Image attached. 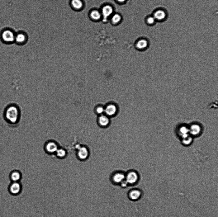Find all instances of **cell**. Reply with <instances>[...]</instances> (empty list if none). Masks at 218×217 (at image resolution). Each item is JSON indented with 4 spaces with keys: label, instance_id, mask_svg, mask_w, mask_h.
<instances>
[{
    "label": "cell",
    "instance_id": "1",
    "mask_svg": "<svg viewBox=\"0 0 218 217\" xmlns=\"http://www.w3.org/2000/svg\"><path fill=\"white\" fill-rule=\"evenodd\" d=\"M4 115L5 120L9 123L15 124L18 120L19 109L15 104H10L6 107L4 110Z\"/></svg>",
    "mask_w": 218,
    "mask_h": 217
},
{
    "label": "cell",
    "instance_id": "2",
    "mask_svg": "<svg viewBox=\"0 0 218 217\" xmlns=\"http://www.w3.org/2000/svg\"><path fill=\"white\" fill-rule=\"evenodd\" d=\"M16 33L9 29L3 30L1 35V39L3 43L7 45H10L15 42Z\"/></svg>",
    "mask_w": 218,
    "mask_h": 217
},
{
    "label": "cell",
    "instance_id": "3",
    "mask_svg": "<svg viewBox=\"0 0 218 217\" xmlns=\"http://www.w3.org/2000/svg\"><path fill=\"white\" fill-rule=\"evenodd\" d=\"M139 176L138 173L134 171H131L126 174L125 180L129 185H134L138 182Z\"/></svg>",
    "mask_w": 218,
    "mask_h": 217
},
{
    "label": "cell",
    "instance_id": "4",
    "mask_svg": "<svg viewBox=\"0 0 218 217\" xmlns=\"http://www.w3.org/2000/svg\"><path fill=\"white\" fill-rule=\"evenodd\" d=\"M22 190V186L19 182H11L8 187L9 193L13 196H17L19 194Z\"/></svg>",
    "mask_w": 218,
    "mask_h": 217
},
{
    "label": "cell",
    "instance_id": "5",
    "mask_svg": "<svg viewBox=\"0 0 218 217\" xmlns=\"http://www.w3.org/2000/svg\"><path fill=\"white\" fill-rule=\"evenodd\" d=\"M28 40V37L26 33L20 31L16 33L15 43L16 44L19 45H24Z\"/></svg>",
    "mask_w": 218,
    "mask_h": 217
},
{
    "label": "cell",
    "instance_id": "6",
    "mask_svg": "<svg viewBox=\"0 0 218 217\" xmlns=\"http://www.w3.org/2000/svg\"><path fill=\"white\" fill-rule=\"evenodd\" d=\"M142 195V192L139 189L134 188L129 192L128 197L132 201H137L140 199Z\"/></svg>",
    "mask_w": 218,
    "mask_h": 217
},
{
    "label": "cell",
    "instance_id": "7",
    "mask_svg": "<svg viewBox=\"0 0 218 217\" xmlns=\"http://www.w3.org/2000/svg\"><path fill=\"white\" fill-rule=\"evenodd\" d=\"M126 174L121 172H117L113 174L112 177V181L116 185H120L125 179Z\"/></svg>",
    "mask_w": 218,
    "mask_h": 217
},
{
    "label": "cell",
    "instance_id": "8",
    "mask_svg": "<svg viewBox=\"0 0 218 217\" xmlns=\"http://www.w3.org/2000/svg\"><path fill=\"white\" fill-rule=\"evenodd\" d=\"M70 6L74 11L81 10L83 7V4L82 0H70Z\"/></svg>",
    "mask_w": 218,
    "mask_h": 217
},
{
    "label": "cell",
    "instance_id": "9",
    "mask_svg": "<svg viewBox=\"0 0 218 217\" xmlns=\"http://www.w3.org/2000/svg\"><path fill=\"white\" fill-rule=\"evenodd\" d=\"M153 16L156 21H162L167 17V13L163 10H158L155 11Z\"/></svg>",
    "mask_w": 218,
    "mask_h": 217
},
{
    "label": "cell",
    "instance_id": "10",
    "mask_svg": "<svg viewBox=\"0 0 218 217\" xmlns=\"http://www.w3.org/2000/svg\"><path fill=\"white\" fill-rule=\"evenodd\" d=\"M105 109V112L108 116H112L115 115L117 111L116 106L113 104L108 105Z\"/></svg>",
    "mask_w": 218,
    "mask_h": 217
},
{
    "label": "cell",
    "instance_id": "11",
    "mask_svg": "<svg viewBox=\"0 0 218 217\" xmlns=\"http://www.w3.org/2000/svg\"><path fill=\"white\" fill-rule=\"evenodd\" d=\"M21 177V173L19 172L17 170L12 171L9 175V178L11 182H19Z\"/></svg>",
    "mask_w": 218,
    "mask_h": 217
},
{
    "label": "cell",
    "instance_id": "12",
    "mask_svg": "<svg viewBox=\"0 0 218 217\" xmlns=\"http://www.w3.org/2000/svg\"><path fill=\"white\" fill-rule=\"evenodd\" d=\"M113 11V9L110 6H106L103 8L102 13L104 21H106L107 20V18L111 15Z\"/></svg>",
    "mask_w": 218,
    "mask_h": 217
},
{
    "label": "cell",
    "instance_id": "13",
    "mask_svg": "<svg viewBox=\"0 0 218 217\" xmlns=\"http://www.w3.org/2000/svg\"><path fill=\"white\" fill-rule=\"evenodd\" d=\"M78 156L82 159H87L88 157L89 153L88 149L85 147H80L78 151Z\"/></svg>",
    "mask_w": 218,
    "mask_h": 217
},
{
    "label": "cell",
    "instance_id": "14",
    "mask_svg": "<svg viewBox=\"0 0 218 217\" xmlns=\"http://www.w3.org/2000/svg\"><path fill=\"white\" fill-rule=\"evenodd\" d=\"M98 122L101 126L105 127L109 124L110 120L107 115H101L99 118Z\"/></svg>",
    "mask_w": 218,
    "mask_h": 217
},
{
    "label": "cell",
    "instance_id": "15",
    "mask_svg": "<svg viewBox=\"0 0 218 217\" xmlns=\"http://www.w3.org/2000/svg\"><path fill=\"white\" fill-rule=\"evenodd\" d=\"M46 148L47 151L51 153L56 152L58 150L57 145L53 142H50L47 144Z\"/></svg>",
    "mask_w": 218,
    "mask_h": 217
},
{
    "label": "cell",
    "instance_id": "16",
    "mask_svg": "<svg viewBox=\"0 0 218 217\" xmlns=\"http://www.w3.org/2000/svg\"><path fill=\"white\" fill-rule=\"evenodd\" d=\"M148 45V42L146 40L142 39L137 42V48L139 49H144L146 48Z\"/></svg>",
    "mask_w": 218,
    "mask_h": 217
},
{
    "label": "cell",
    "instance_id": "17",
    "mask_svg": "<svg viewBox=\"0 0 218 217\" xmlns=\"http://www.w3.org/2000/svg\"><path fill=\"white\" fill-rule=\"evenodd\" d=\"M200 130V128L199 126L197 125H195L191 126L189 131H190L192 134L196 135L199 133Z\"/></svg>",
    "mask_w": 218,
    "mask_h": 217
},
{
    "label": "cell",
    "instance_id": "18",
    "mask_svg": "<svg viewBox=\"0 0 218 217\" xmlns=\"http://www.w3.org/2000/svg\"><path fill=\"white\" fill-rule=\"evenodd\" d=\"M90 16L93 20H98L100 18L101 15V13L97 10L92 11L91 13Z\"/></svg>",
    "mask_w": 218,
    "mask_h": 217
},
{
    "label": "cell",
    "instance_id": "19",
    "mask_svg": "<svg viewBox=\"0 0 218 217\" xmlns=\"http://www.w3.org/2000/svg\"><path fill=\"white\" fill-rule=\"evenodd\" d=\"M189 131V130L186 127H183L180 129L179 132L183 137L185 138L188 136L187 133Z\"/></svg>",
    "mask_w": 218,
    "mask_h": 217
},
{
    "label": "cell",
    "instance_id": "20",
    "mask_svg": "<svg viewBox=\"0 0 218 217\" xmlns=\"http://www.w3.org/2000/svg\"><path fill=\"white\" fill-rule=\"evenodd\" d=\"M121 17L118 14H116L113 16L112 18V21L113 23H117L121 20Z\"/></svg>",
    "mask_w": 218,
    "mask_h": 217
},
{
    "label": "cell",
    "instance_id": "21",
    "mask_svg": "<svg viewBox=\"0 0 218 217\" xmlns=\"http://www.w3.org/2000/svg\"><path fill=\"white\" fill-rule=\"evenodd\" d=\"M57 154L58 156L60 158H63L65 156L66 152L63 149H58L57 151Z\"/></svg>",
    "mask_w": 218,
    "mask_h": 217
},
{
    "label": "cell",
    "instance_id": "22",
    "mask_svg": "<svg viewBox=\"0 0 218 217\" xmlns=\"http://www.w3.org/2000/svg\"><path fill=\"white\" fill-rule=\"evenodd\" d=\"M156 21L155 19L153 16L149 17L147 19V22L150 25L154 24Z\"/></svg>",
    "mask_w": 218,
    "mask_h": 217
},
{
    "label": "cell",
    "instance_id": "23",
    "mask_svg": "<svg viewBox=\"0 0 218 217\" xmlns=\"http://www.w3.org/2000/svg\"><path fill=\"white\" fill-rule=\"evenodd\" d=\"M192 141L191 138L187 136V137L184 138L183 140V143L185 145H188Z\"/></svg>",
    "mask_w": 218,
    "mask_h": 217
},
{
    "label": "cell",
    "instance_id": "24",
    "mask_svg": "<svg viewBox=\"0 0 218 217\" xmlns=\"http://www.w3.org/2000/svg\"><path fill=\"white\" fill-rule=\"evenodd\" d=\"M105 109L102 107H99L96 110V111L99 114L102 115L105 112Z\"/></svg>",
    "mask_w": 218,
    "mask_h": 217
},
{
    "label": "cell",
    "instance_id": "25",
    "mask_svg": "<svg viewBox=\"0 0 218 217\" xmlns=\"http://www.w3.org/2000/svg\"><path fill=\"white\" fill-rule=\"evenodd\" d=\"M121 187L123 188H126L129 185L127 182L126 181L125 179L124 180L122 181L120 185Z\"/></svg>",
    "mask_w": 218,
    "mask_h": 217
},
{
    "label": "cell",
    "instance_id": "26",
    "mask_svg": "<svg viewBox=\"0 0 218 217\" xmlns=\"http://www.w3.org/2000/svg\"><path fill=\"white\" fill-rule=\"evenodd\" d=\"M118 1L121 3L123 2L126 1V0H118Z\"/></svg>",
    "mask_w": 218,
    "mask_h": 217
}]
</instances>
